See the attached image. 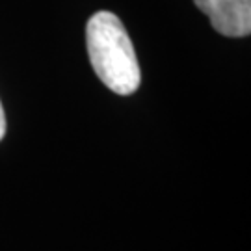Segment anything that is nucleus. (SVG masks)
Masks as SVG:
<instances>
[{
  "label": "nucleus",
  "instance_id": "obj_1",
  "mask_svg": "<svg viewBox=\"0 0 251 251\" xmlns=\"http://www.w3.org/2000/svg\"><path fill=\"white\" fill-rule=\"evenodd\" d=\"M86 45L91 67L106 88L117 95H132L140 88L142 73L134 45L117 15L95 13L86 26Z\"/></svg>",
  "mask_w": 251,
  "mask_h": 251
},
{
  "label": "nucleus",
  "instance_id": "obj_2",
  "mask_svg": "<svg viewBox=\"0 0 251 251\" xmlns=\"http://www.w3.org/2000/svg\"><path fill=\"white\" fill-rule=\"evenodd\" d=\"M218 34L246 37L251 32V0H194Z\"/></svg>",
  "mask_w": 251,
  "mask_h": 251
},
{
  "label": "nucleus",
  "instance_id": "obj_3",
  "mask_svg": "<svg viewBox=\"0 0 251 251\" xmlns=\"http://www.w3.org/2000/svg\"><path fill=\"white\" fill-rule=\"evenodd\" d=\"M6 134V114H4V108H2V102H0V140Z\"/></svg>",
  "mask_w": 251,
  "mask_h": 251
}]
</instances>
